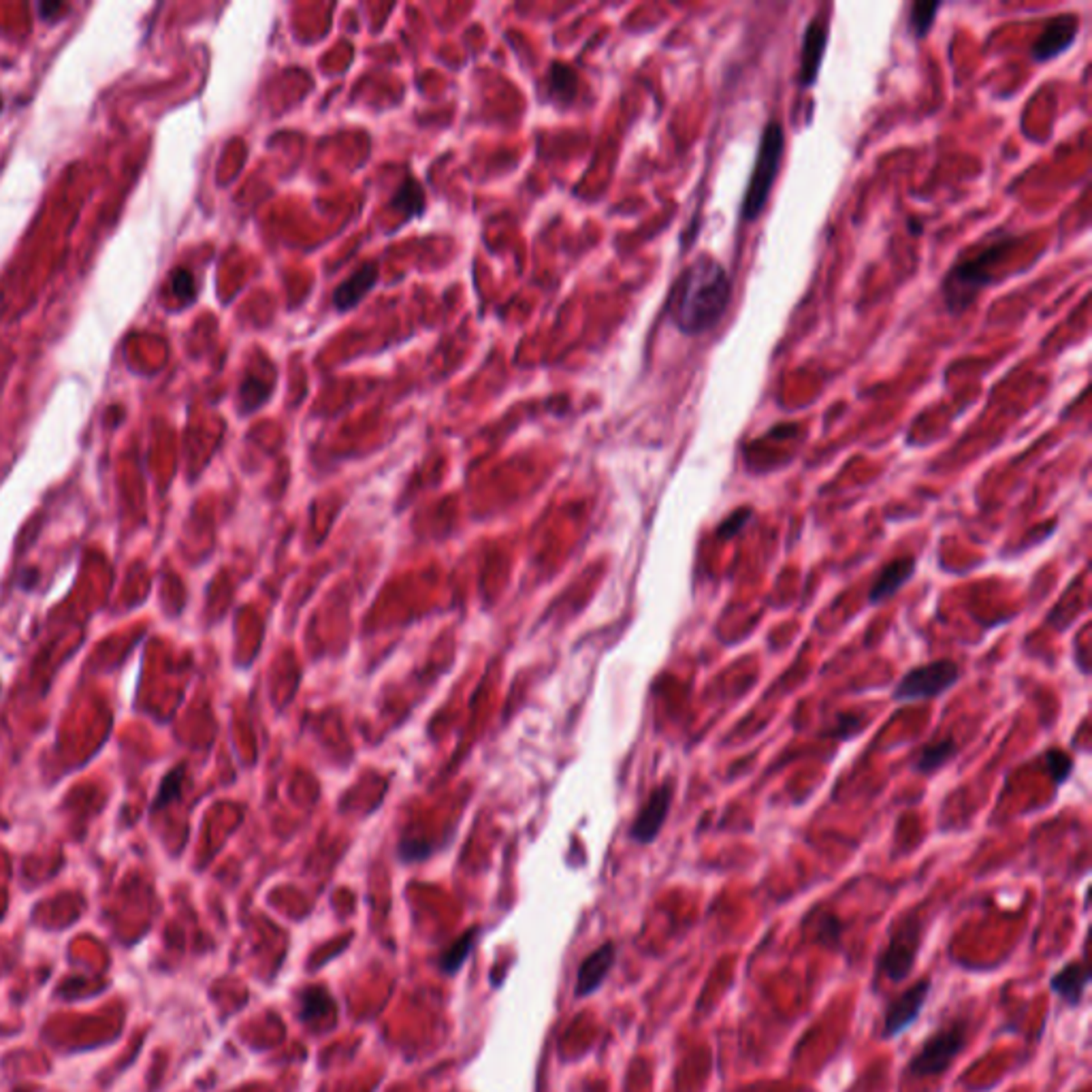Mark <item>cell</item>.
Masks as SVG:
<instances>
[{
  "instance_id": "obj_1",
  "label": "cell",
  "mask_w": 1092,
  "mask_h": 1092,
  "mask_svg": "<svg viewBox=\"0 0 1092 1092\" xmlns=\"http://www.w3.org/2000/svg\"><path fill=\"white\" fill-rule=\"evenodd\" d=\"M732 299V282L715 256L702 255L687 265L668 299V316L685 335L707 333L721 321Z\"/></svg>"
},
{
  "instance_id": "obj_2",
  "label": "cell",
  "mask_w": 1092,
  "mask_h": 1092,
  "mask_svg": "<svg viewBox=\"0 0 1092 1092\" xmlns=\"http://www.w3.org/2000/svg\"><path fill=\"white\" fill-rule=\"evenodd\" d=\"M1011 244L1013 237L1000 239L999 244L988 246L977 256L967 258V261L958 263L950 269V274L943 280V286H941L947 310L952 314H962L975 304L977 295L991 285L992 265L999 261L1005 250H1010Z\"/></svg>"
},
{
  "instance_id": "obj_3",
  "label": "cell",
  "mask_w": 1092,
  "mask_h": 1092,
  "mask_svg": "<svg viewBox=\"0 0 1092 1092\" xmlns=\"http://www.w3.org/2000/svg\"><path fill=\"white\" fill-rule=\"evenodd\" d=\"M786 135L779 122H768L759 137V148L753 162V171L747 184L743 205H740V220L756 222L768 201L772 184H775L783 160Z\"/></svg>"
},
{
  "instance_id": "obj_4",
  "label": "cell",
  "mask_w": 1092,
  "mask_h": 1092,
  "mask_svg": "<svg viewBox=\"0 0 1092 1092\" xmlns=\"http://www.w3.org/2000/svg\"><path fill=\"white\" fill-rule=\"evenodd\" d=\"M958 679H961V668H958L956 662H931L904 674V677L898 681L892 696H894L896 702H915V700L937 698L950 690V687H954Z\"/></svg>"
},
{
  "instance_id": "obj_5",
  "label": "cell",
  "mask_w": 1092,
  "mask_h": 1092,
  "mask_svg": "<svg viewBox=\"0 0 1092 1092\" xmlns=\"http://www.w3.org/2000/svg\"><path fill=\"white\" fill-rule=\"evenodd\" d=\"M964 1043H967V1024L954 1022L952 1027L933 1035L922 1046L920 1052L911 1058L909 1071L915 1078L941 1076L952 1065V1060L962 1052Z\"/></svg>"
},
{
  "instance_id": "obj_6",
  "label": "cell",
  "mask_w": 1092,
  "mask_h": 1092,
  "mask_svg": "<svg viewBox=\"0 0 1092 1092\" xmlns=\"http://www.w3.org/2000/svg\"><path fill=\"white\" fill-rule=\"evenodd\" d=\"M928 994H931V980H920L888 1007L884 1018L885 1039H894L918 1020L922 1010H924Z\"/></svg>"
},
{
  "instance_id": "obj_7",
  "label": "cell",
  "mask_w": 1092,
  "mask_h": 1092,
  "mask_svg": "<svg viewBox=\"0 0 1092 1092\" xmlns=\"http://www.w3.org/2000/svg\"><path fill=\"white\" fill-rule=\"evenodd\" d=\"M920 947V926L918 922H907L901 926L894 937H892L888 950L882 958L884 973L892 981H901L909 975L911 967L915 962V954Z\"/></svg>"
},
{
  "instance_id": "obj_8",
  "label": "cell",
  "mask_w": 1092,
  "mask_h": 1092,
  "mask_svg": "<svg viewBox=\"0 0 1092 1092\" xmlns=\"http://www.w3.org/2000/svg\"><path fill=\"white\" fill-rule=\"evenodd\" d=\"M672 805V783H662L660 788L653 789V794L649 796V800L644 802V807L641 808V813H638L636 819H633L630 835L636 843L647 845L653 843L657 835H660L663 822H666L668 811H671Z\"/></svg>"
},
{
  "instance_id": "obj_9",
  "label": "cell",
  "mask_w": 1092,
  "mask_h": 1092,
  "mask_svg": "<svg viewBox=\"0 0 1092 1092\" xmlns=\"http://www.w3.org/2000/svg\"><path fill=\"white\" fill-rule=\"evenodd\" d=\"M828 20L824 15H816L807 24L802 34V56L798 83L802 88H811L819 77V66L824 63L826 47H828Z\"/></svg>"
},
{
  "instance_id": "obj_10",
  "label": "cell",
  "mask_w": 1092,
  "mask_h": 1092,
  "mask_svg": "<svg viewBox=\"0 0 1092 1092\" xmlns=\"http://www.w3.org/2000/svg\"><path fill=\"white\" fill-rule=\"evenodd\" d=\"M1078 30H1079L1078 15H1073V14L1056 15V17H1052V20L1046 22V26H1043L1041 34L1033 43V50H1030V53H1033V58L1037 60V63H1048V60L1056 58L1058 53L1069 50V47L1076 43Z\"/></svg>"
},
{
  "instance_id": "obj_11",
  "label": "cell",
  "mask_w": 1092,
  "mask_h": 1092,
  "mask_svg": "<svg viewBox=\"0 0 1092 1092\" xmlns=\"http://www.w3.org/2000/svg\"><path fill=\"white\" fill-rule=\"evenodd\" d=\"M913 572H915L913 557H898L894 561H890L888 565H884L882 572L877 575V578H875L873 587H871V591H868V602L875 606L882 604L884 600H888V597L894 595L896 591L901 589L911 576H913Z\"/></svg>"
},
{
  "instance_id": "obj_12",
  "label": "cell",
  "mask_w": 1092,
  "mask_h": 1092,
  "mask_svg": "<svg viewBox=\"0 0 1092 1092\" xmlns=\"http://www.w3.org/2000/svg\"><path fill=\"white\" fill-rule=\"evenodd\" d=\"M614 964V945L613 943H604L602 947H597L594 954H589L585 958L581 969H578V980H576V997H587V994L595 992L597 988L602 986V981L606 980L608 971L613 969Z\"/></svg>"
},
{
  "instance_id": "obj_13",
  "label": "cell",
  "mask_w": 1092,
  "mask_h": 1092,
  "mask_svg": "<svg viewBox=\"0 0 1092 1092\" xmlns=\"http://www.w3.org/2000/svg\"><path fill=\"white\" fill-rule=\"evenodd\" d=\"M376 282H378V265L365 263L363 267L354 271V274L350 275L346 282H342V285L337 286L335 297H333V304L337 310L346 312V310H350V307L357 305L359 301L372 291Z\"/></svg>"
},
{
  "instance_id": "obj_14",
  "label": "cell",
  "mask_w": 1092,
  "mask_h": 1092,
  "mask_svg": "<svg viewBox=\"0 0 1092 1092\" xmlns=\"http://www.w3.org/2000/svg\"><path fill=\"white\" fill-rule=\"evenodd\" d=\"M1088 981H1090L1088 967H1086V964H1079V962H1071V964H1067L1065 969H1060L1058 973L1049 980V988H1052L1054 994H1058L1065 1003L1078 1005L1084 997V991H1086V986H1088Z\"/></svg>"
},
{
  "instance_id": "obj_15",
  "label": "cell",
  "mask_w": 1092,
  "mask_h": 1092,
  "mask_svg": "<svg viewBox=\"0 0 1092 1092\" xmlns=\"http://www.w3.org/2000/svg\"><path fill=\"white\" fill-rule=\"evenodd\" d=\"M333 1011L335 1000L331 999V994L323 991V988H307V991L301 994L299 1016L304 1022H321V1020H324Z\"/></svg>"
},
{
  "instance_id": "obj_16",
  "label": "cell",
  "mask_w": 1092,
  "mask_h": 1092,
  "mask_svg": "<svg viewBox=\"0 0 1092 1092\" xmlns=\"http://www.w3.org/2000/svg\"><path fill=\"white\" fill-rule=\"evenodd\" d=\"M956 753V743L954 739H941V740H933V743H928L924 749L920 751L918 759H915V770L922 772V775H931L937 768H941L947 759Z\"/></svg>"
},
{
  "instance_id": "obj_17",
  "label": "cell",
  "mask_w": 1092,
  "mask_h": 1092,
  "mask_svg": "<svg viewBox=\"0 0 1092 1092\" xmlns=\"http://www.w3.org/2000/svg\"><path fill=\"white\" fill-rule=\"evenodd\" d=\"M391 205H393L395 209H401L406 218L419 216L422 211V205H425L420 184H416L414 179H406V184L400 186V190H397V195L393 197Z\"/></svg>"
},
{
  "instance_id": "obj_18",
  "label": "cell",
  "mask_w": 1092,
  "mask_h": 1092,
  "mask_svg": "<svg viewBox=\"0 0 1092 1092\" xmlns=\"http://www.w3.org/2000/svg\"><path fill=\"white\" fill-rule=\"evenodd\" d=\"M941 9V3H913V7H911L909 14V28L913 30L915 37H926L928 30L933 28L934 24V15H937V11Z\"/></svg>"
},
{
  "instance_id": "obj_19",
  "label": "cell",
  "mask_w": 1092,
  "mask_h": 1092,
  "mask_svg": "<svg viewBox=\"0 0 1092 1092\" xmlns=\"http://www.w3.org/2000/svg\"><path fill=\"white\" fill-rule=\"evenodd\" d=\"M548 86H551V92H553L555 99H557V101H570L572 96H575V90H576V75H575V71L568 69V66H564V64L553 66L551 83H548Z\"/></svg>"
},
{
  "instance_id": "obj_20",
  "label": "cell",
  "mask_w": 1092,
  "mask_h": 1092,
  "mask_svg": "<svg viewBox=\"0 0 1092 1092\" xmlns=\"http://www.w3.org/2000/svg\"><path fill=\"white\" fill-rule=\"evenodd\" d=\"M474 934H476V931H469L463 934L459 941H455V943L450 945V950L446 952L442 958V969L446 971V973H455V971L461 967L463 961H466L469 954V947L474 945Z\"/></svg>"
},
{
  "instance_id": "obj_21",
  "label": "cell",
  "mask_w": 1092,
  "mask_h": 1092,
  "mask_svg": "<svg viewBox=\"0 0 1092 1092\" xmlns=\"http://www.w3.org/2000/svg\"><path fill=\"white\" fill-rule=\"evenodd\" d=\"M182 775H184V768L179 766V768H175L173 772H169V775L165 777V781H162V786H160V792H159V796H156V802L152 805L154 811H159V808H162L171 800L178 798L179 786H182Z\"/></svg>"
},
{
  "instance_id": "obj_22",
  "label": "cell",
  "mask_w": 1092,
  "mask_h": 1092,
  "mask_svg": "<svg viewBox=\"0 0 1092 1092\" xmlns=\"http://www.w3.org/2000/svg\"><path fill=\"white\" fill-rule=\"evenodd\" d=\"M751 515H753L751 508H739L736 512H732V515H730L726 521L720 525L717 536H720V538H730V536H736L747 523H749Z\"/></svg>"
},
{
  "instance_id": "obj_23",
  "label": "cell",
  "mask_w": 1092,
  "mask_h": 1092,
  "mask_svg": "<svg viewBox=\"0 0 1092 1092\" xmlns=\"http://www.w3.org/2000/svg\"><path fill=\"white\" fill-rule=\"evenodd\" d=\"M1046 759H1048V768H1049V775H1052V779L1056 783H1065L1073 768L1071 759L1067 758L1063 751H1048Z\"/></svg>"
},
{
  "instance_id": "obj_24",
  "label": "cell",
  "mask_w": 1092,
  "mask_h": 1092,
  "mask_svg": "<svg viewBox=\"0 0 1092 1092\" xmlns=\"http://www.w3.org/2000/svg\"><path fill=\"white\" fill-rule=\"evenodd\" d=\"M171 285H173V293L178 295L182 301L195 299V277H192L190 271H186V269L175 271Z\"/></svg>"
},
{
  "instance_id": "obj_25",
  "label": "cell",
  "mask_w": 1092,
  "mask_h": 1092,
  "mask_svg": "<svg viewBox=\"0 0 1092 1092\" xmlns=\"http://www.w3.org/2000/svg\"><path fill=\"white\" fill-rule=\"evenodd\" d=\"M60 9H64V5H60V3H56V5H41V14H43V17L47 15V11H52V14H53V11H60Z\"/></svg>"
}]
</instances>
